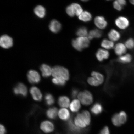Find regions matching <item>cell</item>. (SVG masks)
Instances as JSON below:
<instances>
[{
  "instance_id": "4316f807",
  "label": "cell",
  "mask_w": 134,
  "mask_h": 134,
  "mask_svg": "<svg viewBox=\"0 0 134 134\" xmlns=\"http://www.w3.org/2000/svg\"><path fill=\"white\" fill-rule=\"evenodd\" d=\"M132 59L131 55L129 54H127L123 56H120L117 60L119 62L121 63H130Z\"/></svg>"
},
{
  "instance_id": "ee69618b",
  "label": "cell",
  "mask_w": 134,
  "mask_h": 134,
  "mask_svg": "<svg viewBox=\"0 0 134 134\" xmlns=\"http://www.w3.org/2000/svg\"></svg>"
},
{
  "instance_id": "9c48e42d",
  "label": "cell",
  "mask_w": 134,
  "mask_h": 134,
  "mask_svg": "<svg viewBox=\"0 0 134 134\" xmlns=\"http://www.w3.org/2000/svg\"><path fill=\"white\" fill-rule=\"evenodd\" d=\"M70 12L73 16L75 15L79 16L83 12L82 8L79 4L73 3L69 6Z\"/></svg>"
},
{
  "instance_id": "5bb4252c",
  "label": "cell",
  "mask_w": 134,
  "mask_h": 134,
  "mask_svg": "<svg viewBox=\"0 0 134 134\" xmlns=\"http://www.w3.org/2000/svg\"><path fill=\"white\" fill-rule=\"evenodd\" d=\"M30 92L34 99L40 101L42 99V94L40 90L36 87H32L30 88Z\"/></svg>"
},
{
  "instance_id": "7c38bea8",
  "label": "cell",
  "mask_w": 134,
  "mask_h": 134,
  "mask_svg": "<svg viewBox=\"0 0 134 134\" xmlns=\"http://www.w3.org/2000/svg\"><path fill=\"white\" fill-rule=\"evenodd\" d=\"M110 53L107 50L99 49L97 51L96 54V58L99 61L102 62L107 59L109 57Z\"/></svg>"
},
{
  "instance_id": "2e32d148",
  "label": "cell",
  "mask_w": 134,
  "mask_h": 134,
  "mask_svg": "<svg viewBox=\"0 0 134 134\" xmlns=\"http://www.w3.org/2000/svg\"><path fill=\"white\" fill-rule=\"evenodd\" d=\"M40 70L43 76L45 78L49 77L52 72V68L47 65L43 64L40 67Z\"/></svg>"
},
{
  "instance_id": "8fae6325",
  "label": "cell",
  "mask_w": 134,
  "mask_h": 134,
  "mask_svg": "<svg viewBox=\"0 0 134 134\" xmlns=\"http://www.w3.org/2000/svg\"><path fill=\"white\" fill-rule=\"evenodd\" d=\"M94 23L97 27L100 29H105L108 25V23L104 18L102 16L96 17L94 20Z\"/></svg>"
},
{
  "instance_id": "b9f144b4",
  "label": "cell",
  "mask_w": 134,
  "mask_h": 134,
  "mask_svg": "<svg viewBox=\"0 0 134 134\" xmlns=\"http://www.w3.org/2000/svg\"><path fill=\"white\" fill-rule=\"evenodd\" d=\"M118 1L120 3V5H121L123 7L124 6L126 5V1H125V0H118Z\"/></svg>"
},
{
  "instance_id": "d590c367",
  "label": "cell",
  "mask_w": 134,
  "mask_h": 134,
  "mask_svg": "<svg viewBox=\"0 0 134 134\" xmlns=\"http://www.w3.org/2000/svg\"><path fill=\"white\" fill-rule=\"evenodd\" d=\"M125 46L127 48L130 49H133L134 47V40L133 38H129L125 42Z\"/></svg>"
},
{
  "instance_id": "ffe728a7",
  "label": "cell",
  "mask_w": 134,
  "mask_h": 134,
  "mask_svg": "<svg viewBox=\"0 0 134 134\" xmlns=\"http://www.w3.org/2000/svg\"><path fill=\"white\" fill-rule=\"evenodd\" d=\"M108 37L112 41H116L120 39V33L116 30L113 29L110 30L108 34Z\"/></svg>"
},
{
  "instance_id": "603a6c76",
  "label": "cell",
  "mask_w": 134,
  "mask_h": 134,
  "mask_svg": "<svg viewBox=\"0 0 134 134\" xmlns=\"http://www.w3.org/2000/svg\"><path fill=\"white\" fill-rule=\"evenodd\" d=\"M34 12L36 15L40 18L44 17L46 15V9L41 5L37 6L35 8Z\"/></svg>"
},
{
  "instance_id": "30bf717a",
  "label": "cell",
  "mask_w": 134,
  "mask_h": 134,
  "mask_svg": "<svg viewBox=\"0 0 134 134\" xmlns=\"http://www.w3.org/2000/svg\"><path fill=\"white\" fill-rule=\"evenodd\" d=\"M40 127L41 130L46 133L52 132L54 129L53 124L52 122L48 121H45L42 122Z\"/></svg>"
},
{
  "instance_id": "44dd1931",
  "label": "cell",
  "mask_w": 134,
  "mask_h": 134,
  "mask_svg": "<svg viewBox=\"0 0 134 134\" xmlns=\"http://www.w3.org/2000/svg\"><path fill=\"white\" fill-rule=\"evenodd\" d=\"M58 115L62 120L66 121L69 119L70 114L69 111L66 109L62 108L59 110Z\"/></svg>"
},
{
  "instance_id": "484cf974",
  "label": "cell",
  "mask_w": 134,
  "mask_h": 134,
  "mask_svg": "<svg viewBox=\"0 0 134 134\" xmlns=\"http://www.w3.org/2000/svg\"><path fill=\"white\" fill-rule=\"evenodd\" d=\"M81 107L79 100L77 99H75L71 102L70 105V108L72 112H77L80 110Z\"/></svg>"
},
{
  "instance_id": "7bdbcfd3",
  "label": "cell",
  "mask_w": 134,
  "mask_h": 134,
  "mask_svg": "<svg viewBox=\"0 0 134 134\" xmlns=\"http://www.w3.org/2000/svg\"><path fill=\"white\" fill-rule=\"evenodd\" d=\"M130 2L132 4L134 5V0H133V1H130Z\"/></svg>"
},
{
  "instance_id": "52a82bcc",
  "label": "cell",
  "mask_w": 134,
  "mask_h": 134,
  "mask_svg": "<svg viewBox=\"0 0 134 134\" xmlns=\"http://www.w3.org/2000/svg\"><path fill=\"white\" fill-rule=\"evenodd\" d=\"M67 126L69 132L71 134H82L83 133L82 129L78 128L75 125L72 118L69 120L67 123Z\"/></svg>"
},
{
  "instance_id": "7402d4cb",
  "label": "cell",
  "mask_w": 134,
  "mask_h": 134,
  "mask_svg": "<svg viewBox=\"0 0 134 134\" xmlns=\"http://www.w3.org/2000/svg\"><path fill=\"white\" fill-rule=\"evenodd\" d=\"M102 32L99 30L97 29L92 30L90 31L88 35V38L90 40L93 38H99L102 36Z\"/></svg>"
},
{
  "instance_id": "ba28073f",
  "label": "cell",
  "mask_w": 134,
  "mask_h": 134,
  "mask_svg": "<svg viewBox=\"0 0 134 134\" xmlns=\"http://www.w3.org/2000/svg\"><path fill=\"white\" fill-rule=\"evenodd\" d=\"M115 25L119 28L121 29H125L129 26L130 23L126 18L120 16L117 18L115 21Z\"/></svg>"
},
{
  "instance_id": "1f68e13d",
  "label": "cell",
  "mask_w": 134,
  "mask_h": 134,
  "mask_svg": "<svg viewBox=\"0 0 134 134\" xmlns=\"http://www.w3.org/2000/svg\"><path fill=\"white\" fill-rule=\"evenodd\" d=\"M45 100L46 104L48 106L53 105L55 103L54 97L50 93H47L45 95Z\"/></svg>"
},
{
  "instance_id": "277c9868",
  "label": "cell",
  "mask_w": 134,
  "mask_h": 134,
  "mask_svg": "<svg viewBox=\"0 0 134 134\" xmlns=\"http://www.w3.org/2000/svg\"><path fill=\"white\" fill-rule=\"evenodd\" d=\"M13 93L16 95L26 97L27 94V89L24 84L19 83L13 88Z\"/></svg>"
},
{
  "instance_id": "8d00e7d4",
  "label": "cell",
  "mask_w": 134,
  "mask_h": 134,
  "mask_svg": "<svg viewBox=\"0 0 134 134\" xmlns=\"http://www.w3.org/2000/svg\"><path fill=\"white\" fill-rule=\"evenodd\" d=\"M87 81L89 84L93 86H97L100 85L99 82L93 77L89 78Z\"/></svg>"
},
{
  "instance_id": "3957f363",
  "label": "cell",
  "mask_w": 134,
  "mask_h": 134,
  "mask_svg": "<svg viewBox=\"0 0 134 134\" xmlns=\"http://www.w3.org/2000/svg\"><path fill=\"white\" fill-rule=\"evenodd\" d=\"M78 97L82 104L85 105H88L93 103V98L91 92L88 90H85L80 92Z\"/></svg>"
},
{
  "instance_id": "74e56055",
  "label": "cell",
  "mask_w": 134,
  "mask_h": 134,
  "mask_svg": "<svg viewBox=\"0 0 134 134\" xmlns=\"http://www.w3.org/2000/svg\"><path fill=\"white\" fill-rule=\"evenodd\" d=\"M113 5L114 8H115V9L119 11L121 10L123 8V7L119 2L117 1H115L113 2Z\"/></svg>"
},
{
  "instance_id": "7a4b0ae2",
  "label": "cell",
  "mask_w": 134,
  "mask_h": 134,
  "mask_svg": "<svg viewBox=\"0 0 134 134\" xmlns=\"http://www.w3.org/2000/svg\"><path fill=\"white\" fill-rule=\"evenodd\" d=\"M52 75L54 77H61L65 80L69 79V71L67 69L64 67L56 66L52 68Z\"/></svg>"
},
{
  "instance_id": "4fadbf2b",
  "label": "cell",
  "mask_w": 134,
  "mask_h": 134,
  "mask_svg": "<svg viewBox=\"0 0 134 134\" xmlns=\"http://www.w3.org/2000/svg\"><path fill=\"white\" fill-rule=\"evenodd\" d=\"M74 123L77 127L82 129L87 126L85 120L82 117L80 113L77 114L76 116L74 119Z\"/></svg>"
},
{
  "instance_id": "cb8c5ba5",
  "label": "cell",
  "mask_w": 134,
  "mask_h": 134,
  "mask_svg": "<svg viewBox=\"0 0 134 134\" xmlns=\"http://www.w3.org/2000/svg\"><path fill=\"white\" fill-rule=\"evenodd\" d=\"M58 113V109L56 107H53L47 110L46 114L48 118L51 119H54L56 118Z\"/></svg>"
},
{
  "instance_id": "836d02e7",
  "label": "cell",
  "mask_w": 134,
  "mask_h": 134,
  "mask_svg": "<svg viewBox=\"0 0 134 134\" xmlns=\"http://www.w3.org/2000/svg\"><path fill=\"white\" fill-rule=\"evenodd\" d=\"M119 120L121 125L126 122L127 119V115L125 111H121L119 113Z\"/></svg>"
},
{
  "instance_id": "5b68a950",
  "label": "cell",
  "mask_w": 134,
  "mask_h": 134,
  "mask_svg": "<svg viewBox=\"0 0 134 134\" xmlns=\"http://www.w3.org/2000/svg\"><path fill=\"white\" fill-rule=\"evenodd\" d=\"M27 77L28 81L32 84L39 83L41 80V77L39 73L34 70H31L28 71Z\"/></svg>"
},
{
  "instance_id": "8992f818",
  "label": "cell",
  "mask_w": 134,
  "mask_h": 134,
  "mask_svg": "<svg viewBox=\"0 0 134 134\" xmlns=\"http://www.w3.org/2000/svg\"><path fill=\"white\" fill-rule=\"evenodd\" d=\"M13 42L12 38L7 35H4L0 38V45L2 47L5 49H8L13 46Z\"/></svg>"
},
{
  "instance_id": "d4e9b609",
  "label": "cell",
  "mask_w": 134,
  "mask_h": 134,
  "mask_svg": "<svg viewBox=\"0 0 134 134\" xmlns=\"http://www.w3.org/2000/svg\"><path fill=\"white\" fill-rule=\"evenodd\" d=\"M92 17L91 13L87 11L83 12L81 14L78 16L79 19L80 20L85 22L91 21Z\"/></svg>"
},
{
  "instance_id": "83f0119b",
  "label": "cell",
  "mask_w": 134,
  "mask_h": 134,
  "mask_svg": "<svg viewBox=\"0 0 134 134\" xmlns=\"http://www.w3.org/2000/svg\"><path fill=\"white\" fill-rule=\"evenodd\" d=\"M101 46L107 49H110L113 48L114 43L113 41L106 39L103 40L101 43Z\"/></svg>"
},
{
  "instance_id": "ac0fdd59",
  "label": "cell",
  "mask_w": 134,
  "mask_h": 134,
  "mask_svg": "<svg viewBox=\"0 0 134 134\" xmlns=\"http://www.w3.org/2000/svg\"><path fill=\"white\" fill-rule=\"evenodd\" d=\"M49 29L52 32L57 33L58 32L61 28V25L59 22L56 20H52L49 26Z\"/></svg>"
},
{
  "instance_id": "e575fe53",
  "label": "cell",
  "mask_w": 134,
  "mask_h": 134,
  "mask_svg": "<svg viewBox=\"0 0 134 134\" xmlns=\"http://www.w3.org/2000/svg\"><path fill=\"white\" fill-rule=\"evenodd\" d=\"M112 121L114 125L116 127H120L121 125L120 123L119 118V113H116L113 115L112 118Z\"/></svg>"
},
{
  "instance_id": "f546056e",
  "label": "cell",
  "mask_w": 134,
  "mask_h": 134,
  "mask_svg": "<svg viewBox=\"0 0 134 134\" xmlns=\"http://www.w3.org/2000/svg\"><path fill=\"white\" fill-rule=\"evenodd\" d=\"M76 34L79 37H86L88 35V30L85 27H81L77 30Z\"/></svg>"
},
{
  "instance_id": "f1b7e54d",
  "label": "cell",
  "mask_w": 134,
  "mask_h": 134,
  "mask_svg": "<svg viewBox=\"0 0 134 134\" xmlns=\"http://www.w3.org/2000/svg\"><path fill=\"white\" fill-rule=\"evenodd\" d=\"M82 117L84 120L87 126L89 125L91 122V116L90 113L87 110H83L80 113Z\"/></svg>"
},
{
  "instance_id": "d6986e66",
  "label": "cell",
  "mask_w": 134,
  "mask_h": 134,
  "mask_svg": "<svg viewBox=\"0 0 134 134\" xmlns=\"http://www.w3.org/2000/svg\"><path fill=\"white\" fill-rule=\"evenodd\" d=\"M70 103L69 99L68 97L65 96H60L58 99V104L61 107L63 108H68Z\"/></svg>"
},
{
  "instance_id": "60d3db41",
  "label": "cell",
  "mask_w": 134,
  "mask_h": 134,
  "mask_svg": "<svg viewBox=\"0 0 134 134\" xmlns=\"http://www.w3.org/2000/svg\"><path fill=\"white\" fill-rule=\"evenodd\" d=\"M0 128V134H5L6 132V130L4 126L1 124Z\"/></svg>"
},
{
  "instance_id": "f35d334b",
  "label": "cell",
  "mask_w": 134,
  "mask_h": 134,
  "mask_svg": "<svg viewBox=\"0 0 134 134\" xmlns=\"http://www.w3.org/2000/svg\"><path fill=\"white\" fill-rule=\"evenodd\" d=\"M100 134H110L109 129L108 126H105L100 130Z\"/></svg>"
},
{
  "instance_id": "4dcf8cb0",
  "label": "cell",
  "mask_w": 134,
  "mask_h": 134,
  "mask_svg": "<svg viewBox=\"0 0 134 134\" xmlns=\"http://www.w3.org/2000/svg\"><path fill=\"white\" fill-rule=\"evenodd\" d=\"M91 75L99 82L100 85L103 83L104 77L101 74L98 72L93 71L91 73Z\"/></svg>"
},
{
  "instance_id": "6da1fadb",
  "label": "cell",
  "mask_w": 134,
  "mask_h": 134,
  "mask_svg": "<svg viewBox=\"0 0 134 134\" xmlns=\"http://www.w3.org/2000/svg\"><path fill=\"white\" fill-rule=\"evenodd\" d=\"M72 46L75 49L81 51L88 47L90 44V40L86 37H79L72 41Z\"/></svg>"
},
{
  "instance_id": "9a60e30c",
  "label": "cell",
  "mask_w": 134,
  "mask_h": 134,
  "mask_svg": "<svg viewBox=\"0 0 134 134\" xmlns=\"http://www.w3.org/2000/svg\"><path fill=\"white\" fill-rule=\"evenodd\" d=\"M90 110L93 114L97 116L102 113L103 108L101 104L97 102L91 107Z\"/></svg>"
},
{
  "instance_id": "ab89813d",
  "label": "cell",
  "mask_w": 134,
  "mask_h": 134,
  "mask_svg": "<svg viewBox=\"0 0 134 134\" xmlns=\"http://www.w3.org/2000/svg\"><path fill=\"white\" fill-rule=\"evenodd\" d=\"M79 90L77 89L74 88L72 90L71 96L73 98H75L77 96Z\"/></svg>"
},
{
  "instance_id": "e0dca14e",
  "label": "cell",
  "mask_w": 134,
  "mask_h": 134,
  "mask_svg": "<svg viewBox=\"0 0 134 134\" xmlns=\"http://www.w3.org/2000/svg\"><path fill=\"white\" fill-rule=\"evenodd\" d=\"M126 47L123 43H118L114 47L115 52L118 56H121L126 52Z\"/></svg>"
},
{
  "instance_id": "d6a6232c",
  "label": "cell",
  "mask_w": 134,
  "mask_h": 134,
  "mask_svg": "<svg viewBox=\"0 0 134 134\" xmlns=\"http://www.w3.org/2000/svg\"><path fill=\"white\" fill-rule=\"evenodd\" d=\"M66 80L61 77H54L52 79V81L55 85L60 86H63L66 84Z\"/></svg>"
}]
</instances>
